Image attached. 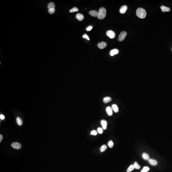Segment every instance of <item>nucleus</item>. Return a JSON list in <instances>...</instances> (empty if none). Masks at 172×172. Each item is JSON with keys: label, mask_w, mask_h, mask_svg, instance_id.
Instances as JSON below:
<instances>
[{"label": "nucleus", "mask_w": 172, "mask_h": 172, "mask_svg": "<svg viewBox=\"0 0 172 172\" xmlns=\"http://www.w3.org/2000/svg\"><path fill=\"white\" fill-rule=\"evenodd\" d=\"M134 22L139 25L144 26L146 25L147 18L143 15H138L133 18Z\"/></svg>", "instance_id": "4"}, {"label": "nucleus", "mask_w": 172, "mask_h": 172, "mask_svg": "<svg viewBox=\"0 0 172 172\" xmlns=\"http://www.w3.org/2000/svg\"><path fill=\"white\" fill-rule=\"evenodd\" d=\"M139 40L138 39H133L131 41L130 43H129V45L131 47H134L137 45L139 43Z\"/></svg>", "instance_id": "13"}, {"label": "nucleus", "mask_w": 172, "mask_h": 172, "mask_svg": "<svg viewBox=\"0 0 172 172\" xmlns=\"http://www.w3.org/2000/svg\"><path fill=\"white\" fill-rule=\"evenodd\" d=\"M118 16V14L114 11H111L108 14L104 15V18L106 19H109L113 18H116Z\"/></svg>", "instance_id": "9"}, {"label": "nucleus", "mask_w": 172, "mask_h": 172, "mask_svg": "<svg viewBox=\"0 0 172 172\" xmlns=\"http://www.w3.org/2000/svg\"><path fill=\"white\" fill-rule=\"evenodd\" d=\"M124 56L126 57H129L130 58V59L133 61L134 60V57H133V55L132 54V53H130L129 51H127L124 54Z\"/></svg>", "instance_id": "12"}, {"label": "nucleus", "mask_w": 172, "mask_h": 172, "mask_svg": "<svg viewBox=\"0 0 172 172\" xmlns=\"http://www.w3.org/2000/svg\"></svg>", "instance_id": "15"}, {"label": "nucleus", "mask_w": 172, "mask_h": 172, "mask_svg": "<svg viewBox=\"0 0 172 172\" xmlns=\"http://www.w3.org/2000/svg\"><path fill=\"white\" fill-rule=\"evenodd\" d=\"M114 25L115 28L117 30L120 31V32L124 30L126 28V27L125 23L121 20H118L115 21L114 22Z\"/></svg>", "instance_id": "5"}, {"label": "nucleus", "mask_w": 172, "mask_h": 172, "mask_svg": "<svg viewBox=\"0 0 172 172\" xmlns=\"http://www.w3.org/2000/svg\"><path fill=\"white\" fill-rule=\"evenodd\" d=\"M83 7L80 3H76L72 6L71 11L73 14L76 13H82Z\"/></svg>", "instance_id": "8"}, {"label": "nucleus", "mask_w": 172, "mask_h": 172, "mask_svg": "<svg viewBox=\"0 0 172 172\" xmlns=\"http://www.w3.org/2000/svg\"><path fill=\"white\" fill-rule=\"evenodd\" d=\"M146 27L149 29H154L157 27L159 24L160 16L157 12H150L147 17Z\"/></svg>", "instance_id": "1"}, {"label": "nucleus", "mask_w": 172, "mask_h": 172, "mask_svg": "<svg viewBox=\"0 0 172 172\" xmlns=\"http://www.w3.org/2000/svg\"><path fill=\"white\" fill-rule=\"evenodd\" d=\"M167 161L165 160H161L159 162V167L162 172H169V168Z\"/></svg>", "instance_id": "6"}, {"label": "nucleus", "mask_w": 172, "mask_h": 172, "mask_svg": "<svg viewBox=\"0 0 172 172\" xmlns=\"http://www.w3.org/2000/svg\"><path fill=\"white\" fill-rule=\"evenodd\" d=\"M160 53L166 58H169L172 57V48L169 46L164 45L160 47Z\"/></svg>", "instance_id": "2"}, {"label": "nucleus", "mask_w": 172, "mask_h": 172, "mask_svg": "<svg viewBox=\"0 0 172 172\" xmlns=\"http://www.w3.org/2000/svg\"><path fill=\"white\" fill-rule=\"evenodd\" d=\"M161 68V66L157 63L153 62L152 64H148L146 66L147 71L152 74H154L159 71Z\"/></svg>", "instance_id": "3"}, {"label": "nucleus", "mask_w": 172, "mask_h": 172, "mask_svg": "<svg viewBox=\"0 0 172 172\" xmlns=\"http://www.w3.org/2000/svg\"><path fill=\"white\" fill-rule=\"evenodd\" d=\"M82 17H83V13H76L72 15V18L74 20H75L76 22H78V21L81 20L82 19Z\"/></svg>", "instance_id": "10"}, {"label": "nucleus", "mask_w": 172, "mask_h": 172, "mask_svg": "<svg viewBox=\"0 0 172 172\" xmlns=\"http://www.w3.org/2000/svg\"><path fill=\"white\" fill-rule=\"evenodd\" d=\"M168 150L167 147L164 145H160L155 148V153L157 155H161L164 153H166Z\"/></svg>", "instance_id": "7"}, {"label": "nucleus", "mask_w": 172, "mask_h": 172, "mask_svg": "<svg viewBox=\"0 0 172 172\" xmlns=\"http://www.w3.org/2000/svg\"><path fill=\"white\" fill-rule=\"evenodd\" d=\"M167 162L169 166L172 168V156H170L167 159Z\"/></svg>", "instance_id": "14"}, {"label": "nucleus", "mask_w": 172, "mask_h": 172, "mask_svg": "<svg viewBox=\"0 0 172 172\" xmlns=\"http://www.w3.org/2000/svg\"><path fill=\"white\" fill-rule=\"evenodd\" d=\"M164 81L165 83L167 84H170L172 83V73L167 75V76H165Z\"/></svg>", "instance_id": "11"}]
</instances>
